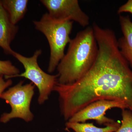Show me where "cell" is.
I'll return each mask as SVG.
<instances>
[{"label": "cell", "instance_id": "5bb4252c", "mask_svg": "<svg viewBox=\"0 0 132 132\" xmlns=\"http://www.w3.org/2000/svg\"><path fill=\"white\" fill-rule=\"evenodd\" d=\"M118 14L123 13H129L132 14V0H128L125 4L121 5L118 9Z\"/></svg>", "mask_w": 132, "mask_h": 132}, {"label": "cell", "instance_id": "52a82bcc", "mask_svg": "<svg viewBox=\"0 0 132 132\" xmlns=\"http://www.w3.org/2000/svg\"><path fill=\"white\" fill-rule=\"evenodd\" d=\"M121 110L128 109L125 102L116 101L101 100L91 103L77 112L68 120L70 122L85 123L87 121L94 120L97 124L108 126L115 124L113 119L105 116L106 112L112 108Z\"/></svg>", "mask_w": 132, "mask_h": 132}, {"label": "cell", "instance_id": "6da1fadb", "mask_svg": "<svg viewBox=\"0 0 132 132\" xmlns=\"http://www.w3.org/2000/svg\"><path fill=\"white\" fill-rule=\"evenodd\" d=\"M98 50L93 65L82 78L69 85L57 83L61 111L65 120L101 100L125 102L132 112V69L119 49L114 32L92 26Z\"/></svg>", "mask_w": 132, "mask_h": 132}, {"label": "cell", "instance_id": "7c38bea8", "mask_svg": "<svg viewBox=\"0 0 132 132\" xmlns=\"http://www.w3.org/2000/svg\"><path fill=\"white\" fill-rule=\"evenodd\" d=\"M20 73L19 69L13 65L10 61L0 60V75L4 76L6 79Z\"/></svg>", "mask_w": 132, "mask_h": 132}, {"label": "cell", "instance_id": "3957f363", "mask_svg": "<svg viewBox=\"0 0 132 132\" xmlns=\"http://www.w3.org/2000/svg\"><path fill=\"white\" fill-rule=\"evenodd\" d=\"M73 22L57 21L48 13L44 14L40 20L33 21L36 29L45 35L49 43L50 54L48 71L50 73L55 71L65 55L66 46L71 41Z\"/></svg>", "mask_w": 132, "mask_h": 132}, {"label": "cell", "instance_id": "ba28073f", "mask_svg": "<svg viewBox=\"0 0 132 132\" xmlns=\"http://www.w3.org/2000/svg\"><path fill=\"white\" fill-rule=\"evenodd\" d=\"M19 30V27L11 22L7 12L0 3V47L5 54L14 53L10 47Z\"/></svg>", "mask_w": 132, "mask_h": 132}, {"label": "cell", "instance_id": "30bf717a", "mask_svg": "<svg viewBox=\"0 0 132 132\" xmlns=\"http://www.w3.org/2000/svg\"><path fill=\"white\" fill-rule=\"evenodd\" d=\"M28 0H0L11 22L16 25L24 18L27 10Z\"/></svg>", "mask_w": 132, "mask_h": 132}, {"label": "cell", "instance_id": "9c48e42d", "mask_svg": "<svg viewBox=\"0 0 132 132\" xmlns=\"http://www.w3.org/2000/svg\"><path fill=\"white\" fill-rule=\"evenodd\" d=\"M119 20L123 35L118 40V46L132 69V21L129 16L121 15Z\"/></svg>", "mask_w": 132, "mask_h": 132}, {"label": "cell", "instance_id": "4fadbf2b", "mask_svg": "<svg viewBox=\"0 0 132 132\" xmlns=\"http://www.w3.org/2000/svg\"><path fill=\"white\" fill-rule=\"evenodd\" d=\"M128 109L122 110L121 124L115 132H132V112Z\"/></svg>", "mask_w": 132, "mask_h": 132}, {"label": "cell", "instance_id": "277c9868", "mask_svg": "<svg viewBox=\"0 0 132 132\" xmlns=\"http://www.w3.org/2000/svg\"><path fill=\"white\" fill-rule=\"evenodd\" d=\"M42 53L41 50H38L34 52L32 56L27 57L15 52L13 56L22 64L25 71L11 78L24 77L31 81L39 90V95L38 102L40 105L43 104L48 99V96L58 83L59 78L58 74L50 75L46 73L40 67L38 59Z\"/></svg>", "mask_w": 132, "mask_h": 132}, {"label": "cell", "instance_id": "5b68a950", "mask_svg": "<svg viewBox=\"0 0 132 132\" xmlns=\"http://www.w3.org/2000/svg\"><path fill=\"white\" fill-rule=\"evenodd\" d=\"M24 82V81H21L1 95L0 98L5 100L12 108L10 112L2 115L0 118L1 123H7L14 118H20L27 122L33 119L30 105L34 94L35 85L32 82L26 85Z\"/></svg>", "mask_w": 132, "mask_h": 132}, {"label": "cell", "instance_id": "9a60e30c", "mask_svg": "<svg viewBox=\"0 0 132 132\" xmlns=\"http://www.w3.org/2000/svg\"><path fill=\"white\" fill-rule=\"evenodd\" d=\"M12 84V81L11 79H7L5 81L3 79V76L0 75V97L4 92L5 89L10 86Z\"/></svg>", "mask_w": 132, "mask_h": 132}, {"label": "cell", "instance_id": "8fae6325", "mask_svg": "<svg viewBox=\"0 0 132 132\" xmlns=\"http://www.w3.org/2000/svg\"><path fill=\"white\" fill-rule=\"evenodd\" d=\"M68 128L72 129L75 132H115L120 126L119 122L115 124L106 126L104 128L98 127L93 123H79L68 121L66 123Z\"/></svg>", "mask_w": 132, "mask_h": 132}, {"label": "cell", "instance_id": "7a4b0ae2", "mask_svg": "<svg viewBox=\"0 0 132 132\" xmlns=\"http://www.w3.org/2000/svg\"><path fill=\"white\" fill-rule=\"evenodd\" d=\"M98 50L92 27L79 32L71 40L67 52L57 66L58 83L71 85L82 78L94 63Z\"/></svg>", "mask_w": 132, "mask_h": 132}, {"label": "cell", "instance_id": "8992f818", "mask_svg": "<svg viewBox=\"0 0 132 132\" xmlns=\"http://www.w3.org/2000/svg\"><path fill=\"white\" fill-rule=\"evenodd\" d=\"M52 19L57 21H75L83 27L90 24V18L81 8L78 0H41Z\"/></svg>", "mask_w": 132, "mask_h": 132}]
</instances>
